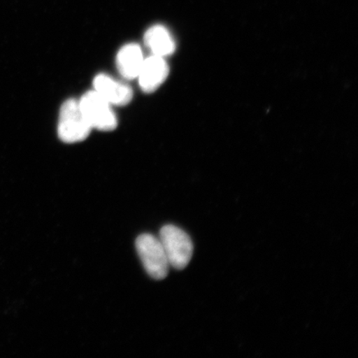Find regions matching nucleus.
<instances>
[{"instance_id": "nucleus-1", "label": "nucleus", "mask_w": 358, "mask_h": 358, "mask_svg": "<svg viewBox=\"0 0 358 358\" xmlns=\"http://www.w3.org/2000/svg\"><path fill=\"white\" fill-rule=\"evenodd\" d=\"M159 239L170 266L183 270L189 265L194 254V244L185 231L176 226L166 225L161 228Z\"/></svg>"}, {"instance_id": "nucleus-5", "label": "nucleus", "mask_w": 358, "mask_h": 358, "mask_svg": "<svg viewBox=\"0 0 358 358\" xmlns=\"http://www.w3.org/2000/svg\"><path fill=\"white\" fill-rule=\"evenodd\" d=\"M169 74V67L165 58L153 55L144 60L137 78L143 92L153 93L165 82Z\"/></svg>"}, {"instance_id": "nucleus-4", "label": "nucleus", "mask_w": 358, "mask_h": 358, "mask_svg": "<svg viewBox=\"0 0 358 358\" xmlns=\"http://www.w3.org/2000/svg\"><path fill=\"white\" fill-rule=\"evenodd\" d=\"M80 108L92 128L112 131L117 127V118L110 104L96 91L85 93L79 101Z\"/></svg>"}, {"instance_id": "nucleus-6", "label": "nucleus", "mask_w": 358, "mask_h": 358, "mask_svg": "<svg viewBox=\"0 0 358 358\" xmlns=\"http://www.w3.org/2000/svg\"><path fill=\"white\" fill-rule=\"evenodd\" d=\"M94 88L110 105L125 106L132 100V89L127 85L116 82L107 75L96 76L94 79Z\"/></svg>"}, {"instance_id": "nucleus-7", "label": "nucleus", "mask_w": 358, "mask_h": 358, "mask_svg": "<svg viewBox=\"0 0 358 358\" xmlns=\"http://www.w3.org/2000/svg\"><path fill=\"white\" fill-rule=\"evenodd\" d=\"M145 58L140 46L136 43L125 45L116 57V66L124 79L138 78Z\"/></svg>"}, {"instance_id": "nucleus-8", "label": "nucleus", "mask_w": 358, "mask_h": 358, "mask_svg": "<svg viewBox=\"0 0 358 358\" xmlns=\"http://www.w3.org/2000/svg\"><path fill=\"white\" fill-rule=\"evenodd\" d=\"M144 41L145 46L155 56L165 57L172 55L176 51V44L173 36L162 25H155L148 29Z\"/></svg>"}, {"instance_id": "nucleus-2", "label": "nucleus", "mask_w": 358, "mask_h": 358, "mask_svg": "<svg viewBox=\"0 0 358 358\" xmlns=\"http://www.w3.org/2000/svg\"><path fill=\"white\" fill-rule=\"evenodd\" d=\"M92 127L80 108L79 101H66L60 110L57 133L60 140L67 144H74L86 140Z\"/></svg>"}, {"instance_id": "nucleus-3", "label": "nucleus", "mask_w": 358, "mask_h": 358, "mask_svg": "<svg viewBox=\"0 0 358 358\" xmlns=\"http://www.w3.org/2000/svg\"><path fill=\"white\" fill-rule=\"evenodd\" d=\"M136 248L151 278L157 280L166 278L170 266L160 240L151 234H142L136 239Z\"/></svg>"}]
</instances>
